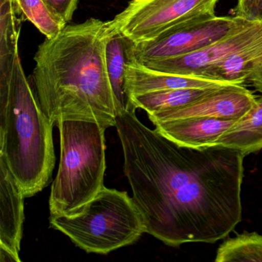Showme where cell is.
I'll list each match as a JSON object with an SVG mask.
<instances>
[{
	"mask_svg": "<svg viewBox=\"0 0 262 262\" xmlns=\"http://www.w3.org/2000/svg\"><path fill=\"white\" fill-rule=\"evenodd\" d=\"M116 128L124 172L146 233L171 247L214 243L240 223V151L182 146L145 126L132 110L117 115Z\"/></svg>",
	"mask_w": 262,
	"mask_h": 262,
	"instance_id": "cell-1",
	"label": "cell"
},
{
	"mask_svg": "<svg viewBox=\"0 0 262 262\" xmlns=\"http://www.w3.org/2000/svg\"><path fill=\"white\" fill-rule=\"evenodd\" d=\"M108 21L67 24L38 47L32 80L42 110L53 125L91 121L116 127L117 107L107 71Z\"/></svg>",
	"mask_w": 262,
	"mask_h": 262,
	"instance_id": "cell-2",
	"label": "cell"
},
{
	"mask_svg": "<svg viewBox=\"0 0 262 262\" xmlns=\"http://www.w3.org/2000/svg\"><path fill=\"white\" fill-rule=\"evenodd\" d=\"M0 56V159L30 198L51 180L54 125L26 76L19 50Z\"/></svg>",
	"mask_w": 262,
	"mask_h": 262,
	"instance_id": "cell-3",
	"label": "cell"
},
{
	"mask_svg": "<svg viewBox=\"0 0 262 262\" xmlns=\"http://www.w3.org/2000/svg\"><path fill=\"white\" fill-rule=\"evenodd\" d=\"M56 125L60 161L50 193V216L71 215L105 187L106 128L84 120H63Z\"/></svg>",
	"mask_w": 262,
	"mask_h": 262,
	"instance_id": "cell-4",
	"label": "cell"
},
{
	"mask_svg": "<svg viewBox=\"0 0 262 262\" xmlns=\"http://www.w3.org/2000/svg\"><path fill=\"white\" fill-rule=\"evenodd\" d=\"M50 223L81 249L100 254L133 245L146 233L133 197L106 187L76 214L50 216Z\"/></svg>",
	"mask_w": 262,
	"mask_h": 262,
	"instance_id": "cell-5",
	"label": "cell"
},
{
	"mask_svg": "<svg viewBox=\"0 0 262 262\" xmlns=\"http://www.w3.org/2000/svg\"><path fill=\"white\" fill-rule=\"evenodd\" d=\"M220 0H132L114 19L110 30L133 43L152 40L168 30L215 16Z\"/></svg>",
	"mask_w": 262,
	"mask_h": 262,
	"instance_id": "cell-6",
	"label": "cell"
},
{
	"mask_svg": "<svg viewBox=\"0 0 262 262\" xmlns=\"http://www.w3.org/2000/svg\"><path fill=\"white\" fill-rule=\"evenodd\" d=\"M251 21L238 16H214L178 26L152 40L133 43L131 62L141 65L199 51L242 30Z\"/></svg>",
	"mask_w": 262,
	"mask_h": 262,
	"instance_id": "cell-7",
	"label": "cell"
},
{
	"mask_svg": "<svg viewBox=\"0 0 262 262\" xmlns=\"http://www.w3.org/2000/svg\"><path fill=\"white\" fill-rule=\"evenodd\" d=\"M260 43L262 22L256 21L195 53L143 66L163 73L202 78L208 70L219 65L231 55Z\"/></svg>",
	"mask_w": 262,
	"mask_h": 262,
	"instance_id": "cell-8",
	"label": "cell"
},
{
	"mask_svg": "<svg viewBox=\"0 0 262 262\" xmlns=\"http://www.w3.org/2000/svg\"><path fill=\"white\" fill-rule=\"evenodd\" d=\"M256 98L242 85L229 84L216 89L205 97L176 110L148 115L153 124L186 118L208 117L240 120L254 106Z\"/></svg>",
	"mask_w": 262,
	"mask_h": 262,
	"instance_id": "cell-9",
	"label": "cell"
},
{
	"mask_svg": "<svg viewBox=\"0 0 262 262\" xmlns=\"http://www.w3.org/2000/svg\"><path fill=\"white\" fill-rule=\"evenodd\" d=\"M25 199L7 164L0 159V249L12 253L19 259L25 221Z\"/></svg>",
	"mask_w": 262,
	"mask_h": 262,
	"instance_id": "cell-10",
	"label": "cell"
},
{
	"mask_svg": "<svg viewBox=\"0 0 262 262\" xmlns=\"http://www.w3.org/2000/svg\"><path fill=\"white\" fill-rule=\"evenodd\" d=\"M237 120L195 117L163 121L155 124L156 129L182 146L203 148L213 146Z\"/></svg>",
	"mask_w": 262,
	"mask_h": 262,
	"instance_id": "cell-11",
	"label": "cell"
},
{
	"mask_svg": "<svg viewBox=\"0 0 262 262\" xmlns=\"http://www.w3.org/2000/svg\"><path fill=\"white\" fill-rule=\"evenodd\" d=\"M230 83L151 70L136 62L127 63L125 89L129 96L185 88H211Z\"/></svg>",
	"mask_w": 262,
	"mask_h": 262,
	"instance_id": "cell-12",
	"label": "cell"
},
{
	"mask_svg": "<svg viewBox=\"0 0 262 262\" xmlns=\"http://www.w3.org/2000/svg\"><path fill=\"white\" fill-rule=\"evenodd\" d=\"M133 42L120 33L110 30L105 47L107 71L116 99L117 115L127 110L128 99L125 93V70L131 62L130 50Z\"/></svg>",
	"mask_w": 262,
	"mask_h": 262,
	"instance_id": "cell-13",
	"label": "cell"
},
{
	"mask_svg": "<svg viewBox=\"0 0 262 262\" xmlns=\"http://www.w3.org/2000/svg\"><path fill=\"white\" fill-rule=\"evenodd\" d=\"M214 145L240 151L244 156L262 149V96L232 128L219 138Z\"/></svg>",
	"mask_w": 262,
	"mask_h": 262,
	"instance_id": "cell-14",
	"label": "cell"
},
{
	"mask_svg": "<svg viewBox=\"0 0 262 262\" xmlns=\"http://www.w3.org/2000/svg\"><path fill=\"white\" fill-rule=\"evenodd\" d=\"M219 87L176 89L136 95L128 97L127 110L136 111V108H142L148 116L176 110L196 102Z\"/></svg>",
	"mask_w": 262,
	"mask_h": 262,
	"instance_id": "cell-15",
	"label": "cell"
},
{
	"mask_svg": "<svg viewBox=\"0 0 262 262\" xmlns=\"http://www.w3.org/2000/svg\"><path fill=\"white\" fill-rule=\"evenodd\" d=\"M19 19L31 23L46 38L59 34L67 24L55 14L46 0H13Z\"/></svg>",
	"mask_w": 262,
	"mask_h": 262,
	"instance_id": "cell-16",
	"label": "cell"
},
{
	"mask_svg": "<svg viewBox=\"0 0 262 262\" xmlns=\"http://www.w3.org/2000/svg\"><path fill=\"white\" fill-rule=\"evenodd\" d=\"M216 262H262V235L244 233L228 238L217 251Z\"/></svg>",
	"mask_w": 262,
	"mask_h": 262,
	"instance_id": "cell-17",
	"label": "cell"
},
{
	"mask_svg": "<svg viewBox=\"0 0 262 262\" xmlns=\"http://www.w3.org/2000/svg\"><path fill=\"white\" fill-rule=\"evenodd\" d=\"M234 16L245 20L262 22V0H237Z\"/></svg>",
	"mask_w": 262,
	"mask_h": 262,
	"instance_id": "cell-18",
	"label": "cell"
},
{
	"mask_svg": "<svg viewBox=\"0 0 262 262\" xmlns=\"http://www.w3.org/2000/svg\"><path fill=\"white\" fill-rule=\"evenodd\" d=\"M52 10L66 24L73 19L79 0H46Z\"/></svg>",
	"mask_w": 262,
	"mask_h": 262,
	"instance_id": "cell-19",
	"label": "cell"
}]
</instances>
